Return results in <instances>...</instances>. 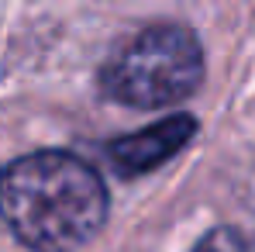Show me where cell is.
I'll return each mask as SVG.
<instances>
[{"instance_id": "obj_1", "label": "cell", "mask_w": 255, "mask_h": 252, "mask_svg": "<svg viewBox=\"0 0 255 252\" xmlns=\"http://www.w3.org/2000/svg\"><path fill=\"white\" fill-rule=\"evenodd\" d=\"M0 218L35 252L83 249L107 221V187L73 152H31L0 173Z\"/></svg>"}, {"instance_id": "obj_2", "label": "cell", "mask_w": 255, "mask_h": 252, "mask_svg": "<svg viewBox=\"0 0 255 252\" xmlns=\"http://www.w3.org/2000/svg\"><path fill=\"white\" fill-rule=\"evenodd\" d=\"M204 80V52L186 24H152L104 66L100 90L128 107H172Z\"/></svg>"}, {"instance_id": "obj_3", "label": "cell", "mask_w": 255, "mask_h": 252, "mask_svg": "<svg viewBox=\"0 0 255 252\" xmlns=\"http://www.w3.org/2000/svg\"><path fill=\"white\" fill-rule=\"evenodd\" d=\"M197 121L190 114H169L155 125L131 131L125 138H114L107 145L111 163L118 166L121 176H138V173H152L155 166H162L166 159H172L179 149H186V142L193 138Z\"/></svg>"}, {"instance_id": "obj_4", "label": "cell", "mask_w": 255, "mask_h": 252, "mask_svg": "<svg viewBox=\"0 0 255 252\" xmlns=\"http://www.w3.org/2000/svg\"><path fill=\"white\" fill-rule=\"evenodd\" d=\"M238 252H255V235H252V239H245V235H242V242H238Z\"/></svg>"}]
</instances>
